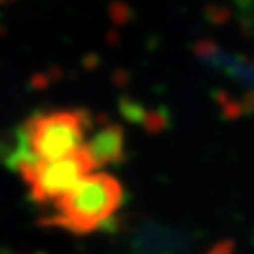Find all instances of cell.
<instances>
[{
	"label": "cell",
	"instance_id": "3",
	"mask_svg": "<svg viewBox=\"0 0 254 254\" xmlns=\"http://www.w3.org/2000/svg\"><path fill=\"white\" fill-rule=\"evenodd\" d=\"M92 172H96V166L85 147H81L63 158L30 164L23 168L19 175L28 185L30 198L40 205H46L63 198Z\"/></svg>",
	"mask_w": 254,
	"mask_h": 254
},
{
	"label": "cell",
	"instance_id": "1",
	"mask_svg": "<svg viewBox=\"0 0 254 254\" xmlns=\"http://www.w3.org/2000/svg\"><path fill=\"white\" fill-rule=\"evenodd\" d=\"M94 119L83 108H59L36 111L15 132L6 164L21 172L40 160H55L79 151L92 132Z\"/></svg>",
	"mask_w": 254,
	"mask_h": 254
},
{
	"label": "cell",
	"instance_id": "2",
	"mask_svg": "<svg viewBox=\"0 0 254 254\" xmlns=\"http://www.w3.org/2000/svg\"><path fill=\"white\" fill-rule=\"evenodd\" d=\"M125 200L121 183L109 173L92 172L68 194L55 201V213L42 224L72 232L91 234L109 222Z\"/></svg>",
	"mask_w": 254,
	"mask_h": 254
},
{
	"label": "cell",
	"instance_id": "4",
	"mask_svg": "<svg viewBox=\"0 0 254 254\" xmlns=\"http://www.w3.org/2000/svg\"><path fill=\"white\" fill-rule=\"evenodd\" d=\"M83 147L92 158L96 170L123 162L125 160V130L119 125L106 123L98 130L89 134Z\"/></svg>",
	"mask_w": 254,
	"mask_h": 254
},
{
	"label": "cell",
	"instance_id": "5",
	"mask_svg": "<svg viewBox=\"0 0 254 254\" xmlns=\"http://www.w3.org/2000/svg\"><path fill=\"white\" fill-rule=\"evenodd\" d=\"M0 2H6V0H0Z\"/></svg>",
	"mask_w": 254,
	"mask_h": 254
}]
</instances>
